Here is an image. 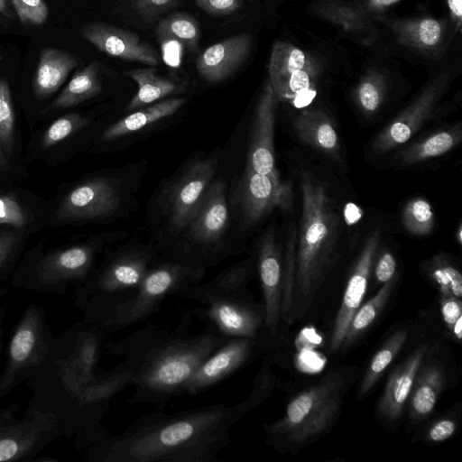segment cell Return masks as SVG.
I'll use <instances>...</instances> for the list:
<instances>
[{
	"label": "cell",
	"mask_w": 462,
	"mask_h": 462,
	"mask_svg": "<svg viewBox=\"0 0 462 462\" xmlns=\"http://www.w3.org/2000/svg\"><path fill=\"white\" fill-rule=\"evenodd\" d=\"M273 385L268 375L258 374L249 395L236 404L147 413L116 435L102 428L79 449L89 462H217L233 424L259 405Z\"/></svg>",
	"instance_id": "1"
},
{
	"label": "cell",
	"mask_w": 462,
	"mask_h": 462,
	"mask_svg": "<svg viewBox=\"0 0 462 462\" xmlns=\"http://www.w3.org/2000/svg\"><path fill=\"white\" fill-rule=\"evenodd\" d=\"M106 333L99 327L78 322L53 337L43 363L29 375V406L52 413L63 436L87 438L102 427L110 401L128 386L117 369L95 373Z\"/></svg>",
	"instance_id": "2"
},
{
	"label": "cell",
	"mask_w": 462,
	"mask_h": 462,
	"mask_svg": "<svg viewBox=\"0 0 462 462\" xmlns=\"http://www.w3.org/2000/svg\"><path fill=\"white\" fill-rule=\"evenodd\" d=\"M190 312L176 326L149 323L106 348L131 374V402L164 406L182 394L200 364L226 339L211 326L189 333Z\"/></svg>",
	"instance_id": "3"
},
{
	"label": "cell",
	"mask_w": 462,
	"mask_h": 462,
	"mask_svg": "<svg viewBox=\"0 0 462 462\" xmlns=\"http://www.w3.org/2000/svg\"><path fill=\"white\" fill-rule=\"evenodd\" d=\"M302 198L297 233L291 319L304 314L337 260L340 217L328 187L309 171L300 172Z\"/></svg>",
	"instance_id": "4"
},
{
	"label": "cell",
	"mask_w": 462,
	"mask_h": 462,
	"mask_svg": "<svg viewBox=\"0 0 462 462\" xmlns=\"http://www.w3.org/2000/svg\"><path fill=\"white\" fill-rule=\"evenodd\" d=\"M152 256L143 251L121 253L75 287L73 304L87 323L104 328L136 293Z\"/></svg>",
	"instance_id": "5"
},
{
	"label": "cell",
	"mask_w": 462,
	"mask_h": 462,
	"mask_svg": "<svg viewBox=\"0 0 462 462\" xmlns=\"http://www.w3.org/2000/svg\"><path fill=\"white\" fill-rule=\"evenodd\" d=\"M343 383L338 374L329 373L300 392L288 403L283 417L266 429L270 439L303 443L324 432L340 410Z\"/></svg>",
	"instance_id": "6"
},
{
	"label": "cell",
	"mask_w": 462,
	"mask_h": 462,
	"mask_svg": "<svg viewBox=\"0 0 462 462\" xmlns=\"http://www.w3.org/2000/svg\"><path fill=\"white\" fill-rule=\"evenodd\" d=\"M204 275L205 270L172 262L152 266L134 297L116 310L103 330L107 335L146 320L160 310L166 298L180 297L189 287L199 283Z\"/></svg>",
	"instance_id": "7"
},
{
	"label": "cell",
	"mask_w": 462,
	"mask_h": 462,
	"mask_svg": "<svg viewBox=\"0 0 462 462\" xmlns=\"http://www.w3.org/2000/svg\"><path fill=\"white\" fill-rule=\"evenodd\" d=\"M53 336L44 309L29 305L10 337L4 371L0 375V399L26 381L46 359Z\"/></svg>",
	"instance_id": "8"
},
{
	"label": "cell",
	"mask_w": 462,
	"mask_h": 462,
	"mask_svg": "<svg viewBox=\"0 0 462 462\" xmlns=\"http://www.w3.org/2000/svg\"><path fill=\"white\" fill-rule=\"evenodd\" d=\"M96 254L93 245H79L42 255L13 279L17 288L63 295L68 285L79 286L91 273Z\"/></svg>",
	"instance_id": "9"
},
{
	"label": "cell",
	"mask_w": 462,
	"mask_h": 462,
	"mask_svg": "<svg viewBox=\"0 0 462 462\" xmlns=\"http://www.w3.org/2000/svg\"><path fill=\"white\" fill-rule=\"evenodd\" d=\"M11 403L0 409V462L31 461L55 439L63 436L56 417L28 405L22 419Z\"/></svg>",
	"instance_id": "10"
},
{
	"label": "cell",
	"mask_w": 462,
	"mask_h": 462,
	"mask_svg": "<svg viewBox=\"0 0 462 462\" xmlns=\"http://www.w3.org/2000/svg\"><path fill=\"white\" fill-rule=\"evenodd\" d=\"M191 310V315L205 321L226 337H257L265 328L263 304L255 303L249 292L215 297Z\"/></svg>",
	"instance_id": "11"
},
{
	"label": "cell",
	"mask_w": 462,
	"mask_h": 462,
	"mask_svg": "<svg viewBox=\"0 0 462 462\" xmlns=\"http://www.w3.org/2000/svg\"><path fill=\"white\" fill-rule=\"evenodd\" d=\"M236 199L242 226L251 227L276 208H292V185L283 181L280 174L266 175L245 169Z\"/></svg>",
	"instance_id": "12"
},
{
	"label": "cell",
	"mask_w": 462,
	"mask_h": 462,
	"mask_svg": "<svg viewBox=\"0 0 462 462\" xmlns=\"http://www.w3.org/2000/svg\"><path fill=\"white\" fill-rule=\"evenodd\" d=\"M261 341L262 335L226 337L197 368L186 383L182 394L195 395L244 368L258 354Z\"/></svg>",
	"instance_id": "13"
},
{
	"label": "cell",
	"mask_w": 462,
	"mask_h": 462,
	"mask_svg": "<svg viewBox=\"0 0 462 462\" xmlns=\"http://www.w3.org/2000/svg\"><path fill=\"white\" fill-rule=\"evenodd\" d=\"M447 72L434 79L374 139V152L384 153L407 143L434 113L447 89Z\"/></svg>",
	"instance_id": "14"
},
{
	"label": "cell",
	"mask_w": 462,
	"mask_h": 462,
	"mask_svg": "<svg viewBox=\"0 0 462 462\" xmlns=\"http://www.w3.org/2000/svg\"><path fill=\"white\" fill-rule=\"evenodd\" d=\"M380 238L379 229L370 233L357 257L335 319L329 340V351L331 352L342 347L349 324L361 306L378 251Z\"/></svg>",
	"instance_id": "15"
},
{
	"label": "cell",
	"mask_w": 462,
	"mask_h": 462,
	"mask_svg": "<svg viewBox=\"0 0 462 462\" xmlns=\"http://www.w3.org/2000/svg\"><path fill=\"white\" fill-rule=\"evenodd\" d=\"M278 102L267 79L254 113L246 165V169L266 175L279 174L274 159V125Z\"/></svg>",
	"instance_id": "16"
},
{
	"label": "cell",
	"mask_w": 462,
	"mask_h": 462,
	"mask_svg": "<svg viewBox=\"0 0 462 462\" xmlns=\"http://www.w3.org/2000/svg\"><path fill=\"white\" fill-rule=\"evenodd\" d=\"M213 158L199 160L190 164L171 188L168 213L177 231L188 226L216 171Z\"/></svg>",
	"instance_id": "17"
},
{
	"label": "cell",
	"mask_w": 462,
	"mask_h": 462,
	"mask_svg": "<svg viewBox=\"0 0 462 462\" xmlns=\"http://www.w3.org/2000/svg\"><path fill=\"white\" fill-rule=\"evenodd\" d=\"M228 223L225 186L216 180L208 186L199 207L188 225L190 240L201 247L204 255L217 254Z\"/></svg>",
	"instance_id": "18"
},
{
	"label": "cell",
	"mask_w": 462,
	"mask_h": 462,
	"mask_svg": "<svg viewBox=\"0 0 462 462\" xmlns=\"http://www.w3.org/2000/svg\"><path fill=\"white\" fill-rule=\"evenodd\" d=\"M80 35L99 51L111 57L152 67L160 62V55L152 45L137 34L110 23H86L80 29Z\"/></svg>",
	"instance_id": "19"
},
{
	"label": "cell",
	"mask_w": 462,
	"mask_h": 462,
	"mask_svg": "<svg viewBox=\"0 0 462 462\" xmlns=\"http://www.w3.org/2000/svg\"><path fill=\"white\" fill-rule=\"evenodd\" d=\"M122 201L119 185L112 180L95 179L73 189L62 200L60 219H95L113 214Z\"/></svg>",
	"instance_id": "20"
},
{
	"label": "cell",
	"mask_w": 462,
	"mask_h": 462,
	"mask_svg": "<svg viewBox=\"0 0 462 462\" xmlns=\"http://www.w3.org/2000/svg\"><path fill=\"white\" fill-rule=\"evenodd\" d=\"M257 268L263 295L264 325L273 337L281 321L282 262L273 228H269L258 245Z\"/></svg>",
	"instance_id": "21"
},
{
	"label": "cell",
	"mask_w": 462,
	"mask_h": 462,
	"mask_svg": "<svg viewBox=\"0 0 462 462\" xmlns=\"http://www.w3.org/2000/svg\"><path fill=\"white\" fill-rule=\"evenodd\" d=\"M252 48L250 33L235 34L205 49L196 60L197 71L208 82L224 81L242 67Z\"/></svg>",
	"instance_id": "22"
},
{
	"label": "cell",
	"mask_w": 462,
	"mask_h": 462,
	"mask_svg": "<svg viewBox=\"0 0 462 462\" xmlns=\"http://www.w3.org/2000/svg\"><path fill=\"white\" fill-rule=\"evenodd\" d=\"M394 34L400 45L427 55L439 54L445 38L446 25L441 20L430 16L393 19L378 16Z\"/></svg>",
	"instance_id": "23"
},
{
	"label": "cell",
	"mask_w": 462,
	"mask_h": 462,
	"mask_svg": "<svg viewBox=\"0 0 462 462\" xmlns=\"http://www.w3.org/2000/svg\"><path fill=\"white\" fill-rule=\"evenodd\" d=\"M427 348V346L418 347L388 378L377 407L378 414L382 419L393 421L402 415Z\"/></svg>",
	"instance_id": "24"
},
{
	"label": "cell",
	"mask_w": 462,
	"mask_h": 462,
	"mask_svg": "<svg viewBox=\"0 0 462 462\" xmlns=\"http://www.w3.org/2000/svg\"><path fill=\"white\" fill-rule=\"evenodd\" d=\"M293 128L303 143L330 159L341 162L337 132L326 112L318 108L304 109L294 118Z\"/></svg>",
	"instance_id": "25"
},
{
	"label": "cell",
	"mask_w": 462,
	"mask_h": 462,
	"mask_svg": "<svg viewBox=\"0 0 462 462\" xmlns=\"http://www.w3.org/2000/svg\"><path fill=\"white\" fill-rule=\"evenodd\" d=\"M312 12L326 22L337 24L345 31L362 35L367 42L377 39L369 13L343 0H319L311 5Z\"/></svg>",
	"instance_id": "26"
},
{
	"label": "cell",
	"mask_w": 462,
	"mask_h": 462,
	"mask_svg": "<svg viewBox=\"0 0 462 462\" xmlns=\"http://www.w3.org/2000/svg\"><path fill=\"white\" fill-rule=\"evenodd\" d=\"M78 65V58L70 52L56 48L42 49L32 84L35 97L43 99L52 95Z\"/></svg>",
	"instance_id": "27"
},
{
	"label": "cell",
	"mask_w": 462,
	"mask_h": 462,
	"mask_svg": "<svg viewBox=\"0 0 462 462\" xmlns=\"http://www.w3.org/2000/svg\"><path fill=\"white\" fill-rule=\"evenodd\" d=\"M251 270L246 263L229 267L205 283H196L184 291L180 297L203 303L205 300L221 296L248 291Z\"/></svg>",
	"instance_id": "28"
},
{
	"label": "cell",
	"mask_w": 462,
	"mask_h": 462,
	"mask_svg": "<svg viewBox=\"0 0 462 462\" xmlns=\"http://www.w3.org/2000/svg\"><path fill=\"white\" fill-rule=\"evenodd\" d=\"M184 103V98H169L151 104L110 125L103 132L101 138L104 141H110L137 132L175 114Z\"/></svg>",
	"instance_id": "29"
},
{
	"label": "cell",
	"mask_w": 462,
	"mask_h": 462,
	"mask_svg": "<svg viewBox=\"0 0 462 462\" xmlns=\"http://www.w3.org/2000/svg\"><path fill=\"white\" fill-rule=\"evenodd\" d=\"M102 91L100 65L89 62L78 70L47 110L69 108L97 96Z\"/></svg>",
	"instance_id": "30"
},
{
	"label": "cell",
	"mask_w": 462,
	"mask_h": 462,
	"mask_svg": "<svg viewBox=\"0 0 462 462\" xmlns=\"http://www.w3.org/2000/svg\"><path fill=\"white\" fill-rule=\"evenodd\" d=\"M318 61L307 51L291 42L277 41L273 43L269 62V82L277 90L294 72Z\"/></svg>",
	"instance_id": "31"
},
{
	"label": "cell",
	"mask_w": 462,
	"mask_h": 462,
	"mask_svg": "<svg viewBox=\"0 0 462 462\" xmlns=\"http://www.w3.org/2000/svg\"><path fill=\"white\" fill-rule=\"evenodd\" d=\"M462 139L460 124L439 130L421 139L399 153L403 165H413L447 153L459 144Z\"/></svg>",
	"instance_id": "32"
},
{
	"label": "cell",
	"mask_w": 462,
	"mask_h": 462,
	"mask_svg": "<svg viewBox=\"0 0 462 462\" xmlns=\"http://www.w3.org/2000/svg\"><path fill=\"white\" fill-rule=\"evenodd\" d=\"M127 77L137 83L138 89L127 106L134 110L154 102L176 92L178 85L171 79L161 77L154 68L134 69L125 71Z\"/></svg>",
	"instance_id": "33"
},
{
	"label": "cell",
	"mask_w": 462,
	"mask_h": 462,
	"mask_svg": "<svg viewBox=\"0 0 462 462\" xmlns=\"http://www.w3.org/2000/svg\"><path fill=\"white\" fill-rule=\"evenodd\" d=\"M444 383L443 370L437 365L428 366L417 376L410 400V412L413 419L422 420L433 411Z\"/></svg>",
	"instance_id": "34"
},
{
	"label": "cell",
	"mask_w": 462,
	"mask_h": 462,
	"mask_svg": "<svg viewBox=\"0 0 462 462\" xmlns=\"http://www.w3.org/2000/svg\"><path fill=\"white\" fill-rule=\"evenodd\" d=\"M397 280L398 276L395 274L390 281L383 283V286L374 297L359 307L346 331L342 345L344 349L353 345L376 319L386 305Z\"/></svg>",
	"instance_id": "35"
},
{
	"label": "cell",
	"mask_w": 462,
	"mask_h": 462,
	"mask_svg": "<svg viewBox=\"0 0 462 462\" xmlns=\"http://www.w3.org/2000/svg\"><path fill=\"white\" fill-rule=\"evenodd\" d=\"M156 34L161 42L175 41L189 51L199 47L200 29L198 21L187 13H175L162 19Z\"/></svg>",
	"instance_id": "36"
},
{
	"label": "cell",
	"mask_w": 462,
	"mask_h": 462,
	"mask_svg": "<svg viewBox=\"0 0 462 462\" xmlns=\"http://www.w3.org/2000/svg\"><path fill=\"white\" fill-rule=\"evenodd\" d=\"M387 91V79L379 70L367 71L354 90V99L359 110L370 117L383 106Z\"/></svg>",
	"instance_id": "37"
},
{
	"label": "cell",
	"mask_w": 462,
	"mask_h": 462,
	"mask_svg": "<svg viewBox=\"0 0 462 462\" xmlns=\"http://www.w3.org/2000/svg\"><path fill=\"white\" fill-rule=\"evenodd\" d=\"M407 337L408 330L406 328L398 329L390 336L383 346L375 353L359 387V393L361 395L368 393L376 383L384 370L402 349L407 340Z\"/></svg>",
	"instance_id": "38"
},
{
	"label": "cell",
	"mask_w": 462,
	"mask_h": 462,
	"mask_svg": "<svg viewBox=\"0 0 462 462\" xmlns=\"http://www.w3.org/2000/svg\"><path fill=\"white\" fill-rule=\"evenodd\" d=\"M424 270L439 291L440 296H462V275L444 254L433 255L424 263Z\"/></svg>",
	"instance_id": "39"
},
{
	"label": "cell",
	"mask_w": 462,
	"mask_h": 462,
	"mask_svg": "<svg viewBox=\"0 0 462 462\" xmlns=\"http://www.w3.org/2000/svg\"><path fill=\"white\" fill-rule=\"evenodd\" d=\"M297 233L298 228L294 224H291L288 230L284 260L282 263L281 320L286 323L292 322L291 314L295 282Z\"/></svg>",
	"instance_id": "40"
},
{
	"label": "cell",
	"mask_w": 462,
	"mask_h": 462,
	"mask_svg": "<svg viewBox=\"0 0 462 462\" xmlns=\"http://www.w3.org/2000/svg\"><path fill=\"white\" fill-rule=\"evenodd\" d=\"M434 221V213L427 199L417 197L405 204L402 222L410 234L417 236L429 235L433 230Z\"/></svg>",
	"instance_id": "41"
},
{
	"label": "cell",
	"mask_w": 462,
	"mask_h": 462,
	"mask_svg": "<svg viewBox=\"0 0 462 462\" xmlns=\"http://www.w3.org/2000/svg\"><path fill=\"white\" fill-rule=\"evenodd\" d=\"M14 140V111L9 84L0 79V147L11 153Z\"/></svg>",
	"instance_id": "42"
},
{
	"label": "cell",
	"mask_w": 462,
	"mask_h": 462,
	"mask_svg": "<svg viewBox=\"0 0 462 462\" xmlns=\"http://www.w3.org/2000/svg\"><path fill=\"white\" fill-rule=\"evenodd\" d=\"M88 124L87 118L78 113L69 114L55 120L45 131L42 146L44 149L68 138Z\"/></svg>",
	"instance_id": "43"
},
{
	"label": "cell",
	"mask_w": 462,
	"mask_h": 462,
	"mask_svg": "<svg viewBox=\"0 0 462 462\" xmlns=\"http://www.w3.org/2000/svg\"><path fill=\"white\" fill-rule=\"evenodd\" d=\"M22 23L42 25L49 16L44 0H10Z\"/></svg>",
	"instance_id": "44"
},
{
	"label": "cell",
	"mask_w": 462,
	"mask_h": 462,
	"mask_svg": "<svg viewBox=\"0 0 462 462\" xmlns=\"http://www.w3.org/2000/svg\"><path fill=\"white\" fill-rule=\"evenodd\" d=\"M27 221L25 212L12 196H0V224L22 227Z\"/></svg>",
	"instance_id": "45"
},
{
	"label": "cell",
	"mask_w": 462,
	"mask_h": 462,
	"mask_svg": "<svg viewBox=\"0 0 462 462\" xmlns=\"http://www.w3.org/2000/svg\"><path fill=\"white\" fill-rule=\"evenodd\" d=\"M17 245L18 238L14 233H0V282L6 279L7 271L15 255Z\"/></svg>",
	"instance_id": "46"
},
{
	"label": "cell",
	"mask_w": 462,
	"mask_h": 462,
	"mask_svg": "<svg viewBox=\"0 0 462 462\" xmlns=\"http://www.w3.org/2000/svg\"><path fill=\"white\" fill-rule=\"evenodd\" d=\"M374 276L378 282L384 283L390 281L396 272V260L388 249H382L374 261Z\"/></svg>",
	"instance_id": "47"
},
{
	"label": "cell",
	"mask_w": 462,
	"mask_h": 462,
	"mask_svg": "<svg viewBox=\"0 0 462 462\" xmlns=\"http://www.w3.org/2000/svg\"><path fill=\"white\" fill-rule=\"evenodd\" d=\"M199 8L214 16L228 15L240 10L243 0H195Z\"/></svg>",
	"instance_id": "48"
},
{
	"label": "cell",
	"mask_w": 462,
	"mask_h": 462,
	"mask_svg": "<svg viewBox=\"0 0 462 462\" xmlns=\"http://www.w3.org/2000/svg\"><path fill=\"white\" fill-rule=\"evenodd\" d=\"M131 2L138 14L149 19L171 8L177 0H131Z\"/></svg>",
	"instance_id": "49"
},
{
	"label": "cell",
	"mask_w": 462,
	"mask_h": 462,
	"mask_svg": "<svg viewBox=\"0 0 462 462\" xmlns=\"http://www.w3.org/2000/svg\"><path fill=\"white\" fill-rule=\"evenodd\" d=\"M440 311L446 327L451 332L457 320L462 318V303L454 296H440Z\"/></svg>",
	"instance_id": "50"
},
{
	"label": "cell",
	"mask_w": 462,
	"mask_h": 462,
	"mask_svg": "<svg viewBox=\"0 0 462 462\" xmlns=\"http://www.w3.org/2000/svg\"><path fill=\"white\" fill-rule=\"evenodd\" d=\"M456 430V423L448 419L438 420L429 430V438L433 442H440L449 439Z\"/></svg>",
	"instance_id": "51"
},
{
	"label": "cell",
	"mask_w": 462,
	"mask_h": 462,
	"mask_svg": "<svg viewBox=\"0 0 462 462\" xmlns=\"http://www.w3.org/2000/svg\"><path fill=\"white\" fill-rule=\"evenodd\" d=\"M401 0H365L364 6H362L366 12H381Z\"/></svg>",
	"instance_id": "52"
},
{
	"label": "cell",
	"mask_w": 462,
	"mask_h": 462,
	"mask_svg": "<svg viewBox=\"0 0 462 462\" xmlns=\"http://www.w3.org/2000/svg\"><path fill=\"white\" fill-rule=\"evenodd\" d=\"M450 15L458 26L461 24L462 0H448Z\"/></svg>",
	"instance_id": "53"
},
{
	"label": "cell",
	"mask_w": 462,
	"mask_h": 462,
	"mask_svg": "<svg viewBox=\"0 0 462 462\" xmlns=\"http://www.w3.org/2000/svg\"><path fill=\"white\" fill-rule=\"evenodd\" d=\"M5 317V308L0 307V353L4 346V320Z\"/></svg>",
	"instance_id": "54"
},
{
	"label": "cell",
	"mask_w": 462,
	"mask_h": 462,
	"mask_svg": "<svg viewBox=\"0 0 462 462\" xmlns=\"http://www.w3.org/2000/svg\"><path fill=\"white\" fill-rule=\"evenodd\" d=\"M451 333L457 340H461L462 337V318L458 319L452 328Z\"/></svg>",
	"instance_id": "55"
},
{
	"label": "cell",
	"mask_w": 462,
	"mask_h": 462,
	"mask_svg": "<svg viewBox=\"0 0 462 462\" xmlns=\"http://www.w3.org/2000/svg\"><path fill=\"white\" fill-rule=\"evenodd\" d=\"M0 16L5 17H12V12L10 11L7 1L6 0H0Z\"/></svg>",
	"instance_id": "56"
},
{
	"label": "cell",
	"mask_w": 462,
	"mask_h": 462,
	"mask_svg": "<svg viewBox=\"0 0 462 462\" xmlns=\"http://www.w3.org/2000/svg\"><path fill=\"white\" fill-rule=\"evenodd\" d=\"M8 163H7V161L5 157V154H4V152L2 151L1 147H0V170L4 171V170H6L8 169Z\"/></svg>",
	"instance_id": "57"
},
{
	"label": "cell",
	"mask_w": 462,
	"mask_h": 462,
	"mask_svg": "<svg viewBox=\"0 0 462 462\" xmlns=\"http://www.w3.org/2000/svg\"><path fill=\"white\" fill-rule=\"evenodd\" d=\"M455 238L459 245L462 244V226L461 223L458 225V227L455 233Z\"/></svg>",
	"instance_id": "58"
},
{
	"label": "cell",
	"mask_w": 462,
	"mask_h": 462,
	"mask_svg": "<svg viewBox=\"0 0 462 462\" xmlns=\"http://www.w3.org/2000/svg\"><path fill=\"white\" fill-rule=\"evenodd\" d=\"M249 2H254V0H248Z\"/></svg>",
	"instance_id": "59"
},
{
	"label": "cell",
	"mask_w": 462,
	"mask_h": 462,
	"mask_svg": "<svg viewBox=\"0 0 462 462\" xmlns=\"http://www.w3.org/2000/svg\"><path fill=\"white\" fill-rule=\"evenodd\" d=\"M2 20V17L0 16V21Z\"/></svg>",
	"instance_id": "60"
}]
</instances>
